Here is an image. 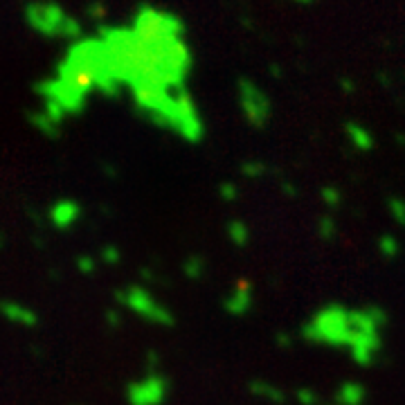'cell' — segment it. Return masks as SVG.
Returning <instances> with one entry per match:
<instances>
[{
	"label": "cell",
	"mask_w": 405,
	"mask_h": 405,
	"mask_svg": "<svg viewBox=\"0 0 405 405\" xmlns=\"http://www.w3.org/2000/svg\"><path fill=\"white\" fill-rule=\"evenodd\" d=\"M390 324V313L383 306L369 304L349 313V340L345 349L360 367H369L383 349V329Z\"/></svg>",
	"instance_id": "1"
},
{
	"label": "cell",
	"mask_w": 405,
	"mask_h": 405,
	"mask_svg": "<svg viewBox=\"0 0 405 405\" xmlns=\"http://www.w3.org/2000/svg\"><path fill=\"white\" fill-rule=\"evenodd\" d=\"M349 306L329 304L318 309L302 324V338L311 345H327L345 349L349 340Z\"/></svg>",
	"instance_id": "2"
},
{
	"label": "cell",
	"mask_w": 405,
	"mask_h": 405,
	"mask_svg": "<svg viewBox=\"0 0 405 405\" xmlns=\"http://www.w3.org/2000/svg\"><path fill=\"white\" fill-rule=\"evenodd\" d=\"M237 102L243 117L253 128H264L273 115V102L262 86L250 77L237 79Z\"/></svg>",
	"instance_id": "3"
},
{
	"label": "cell",
	"mask_w": 405,
	"mask_h": 405,
	"mask_svg": "<svg viewBox=\"0 0 405 405\" xmlns=\"http://www.w3.org/2000/svg\"><path fill=\"white\" fill-rule=\"evenodd\" d=\"M124 299H126L128 306H131L135 313L142 315V318H147V320L156 322V324H165V327H172V324H174V315L169 313L162 304H158L156 299L147 293V290L128 288Z\"/></svg>",
	"instance_id": "4"
},
{
	"label": "cell",
	"mask_w": 405,
	"mask_h": 405,
	"mask_svg": "<svg viewBox=\"0 0 405 405\" xmlns=\"http://www.w3.org/2000/svg\"><path fill=\"white\" fill-rule=\"evenodd\" d=\"M169 383L162 376H149L128 387V401L133 405H160L167 399Z\"/></svg>",
	"instance_id": "5"
},
{
	"label": "cell",
	"mask_w": 405,
	"mask_h": 405,
	"mask_svg": "<svg viewBox=\"0 0 405 405\" xmlns=\"http://www.w3.org/2000/svg\"><path fill=\"white\" fill-rule=\"evenodd\" d=\"M255 302V293H253V284L248 279H239L234 281V286L230 288V293L223 299V309L230 315H246L250 309H253Z\"/></svg>",
	"instance_id": "6"
},
{
	"label": "cell",
	"mask_w": 405,
	"mask_h": 405,
	"mask_svg": "<svg viewBox=\"0 0 405 405\" xmlns=\"http://www.w3.org/2000/svg\"><path fill=\"white\" fill-rule=\"evenodd\" d=\"M367 387L358 380H345L334 392V405H364L367 401Z\"/></svg>",
	"instance_id": "7"
},
{
	"label": "cell",
	"mask_w": 405,
	"mask_h": 405,
	"mask_svg": "<svg viewBox=\"0 0 405 405\" xmlns=\"http://www.w3.org/2000/svg\"><path fill=\"white\" fill-rule=\"evenodd\" d=\"M248 392L253 396H257V399H264V401L275 403V405H281V403L288 401L286 392H284L279 385H273V383H268V380H264V378H253V380H250Z\"/></svg>",
	"instance_id": "8"
},
{
	"label": "cell",
	"mask_w": 405,
	"mask_h": 405,
	"mask_svg": "<svg viewBox=\"0 0 405 405\" xmlns=\"http://www.w3.org/2000/svg\"><path fill=\"white\" fill-rule=\"evenodd\" d=\"M345 135H347V140L351 142V147L358 149V151H371L374 149V144H376L369 128L362 126V124H356V121H347Z\"/></svg>",
	"instance_id": "9"
},
{
	"label": "cell",
	"mask_w": 405,
	"mask_h": 405,
	"mask_svg": "<svg viewBox=\"0 0 405 405\" xmlns=\"http://www.w3.org/2000/svg\"><path fill=\"white\" fill-rule=\"evenodd\" d=\"M225 232H228V239L230 243H234V248H246L250 239H253V230H250V225L243 221V218H232V221H228Z\"/></svg>",
	"instance_id": "10"
},
{
	"label": "cell",
	"mask_w": 405,
	"mask_h": 405,
	"mask_svg": "<svg viewBox=\"0 0 405 405\" xmlns=\"http://www.w3.org/2000/svg\"><path fill=\"white\" fill-rule=\"evenodd\" d=\"M315 232L322 241H334L338 237V221L334 216L322 214L318 216V223H315Z\"/></svg>",
	"instance_id": "11"
},
{
	"label": "cell",
	"mask_w": 405,
	"mask_h": 405,
	"mask_svg": "<svg viewBox=\"0 0 405 405\" xmlns=\"http://www.w3.org/2000/svg\"><path fill=\"white\" fill-rule=\"evenodd\" d=\"M239 172L243 178H248V181H259V178H264L268 174V167H266V162L262 160H246V162H241Z\"/></svg>",
	"instance_id": "12"
},
{
	"label": "cell",
	"mask_w": 405,
	"mask_h": 405,
	"mask_svg": "<svg viewBox=\"0 0 405 405\" xmlns=\"http://www.w3.org/2000/svg\"><path fill=\"white\" fill-rule=\"evenodd\" d=\"M376 246H378V253L383 255L385 259H394V257H399V253H401V243L394 234H383V237L378 239Z\"/></svg>",
	"instance_id": "13"
},
{
	"label": "cell",
	"mask_w": 405,
	"mask_h": 405,
	"mask_svg": "<svg viewBox=\"0 0 405 405\" xmlns=\"http://www.w3.org/2000/svg\"><path fill=\"white\" fill-rule=\"evenodd\" d=\"M320 200L327 205L329 209H338L343 207V192H340L336 185H324V187L320 189Z\"/></svg>",
	"instance_id": "14"
},
{
	"label": "cell",
	"mask_w": 405,
	"mask_h": 405,
	"mask_svg": "<svg viewBox=\"0 0 405 405\" xmlns=\"http://www.w3.org/2000/svg\"><path fill=\"white\" fill-rule=\"evenodd\" d=\"M387 212H390L392 221H396V225L405 228V198H401V196L387 198Z\"/></svg>",
	"instance_id": "15"
},
{
	"label": "cell",
	"mask_w": 405,
	"mask_h": 405,
	"mask_svg": "<svg viewBox=\"0 0 405 405\" xmlns=\"http://www.w3.org/2000/svg\"><path fill=\"white\" fill-rule=\"evenodd\" d=\"M205 270H207L205 259L198 257V255H194L185 262V275H187L189 279H200L202 275H205Z\"/></svg>",
	"instance_id": "16"
},
{
	"label": "cell",
	"mask_w": 405,
	"mask_h": 405,
	"mask_svg": "<svg viewBox=\"0 0 405 405\" xmlns=\"http://www.w3.org/2000/svg\"><path fill=\"white\" fill-rule=\"evenodd\" d=\"M295 399L299 405H320L322 403V396L311 390V387H299V390L295 392Z\"/></svg>",
	"instance_id": "17"
},
{
	"label": "cell",
	"mask_w": 405,
	"mask_h": 405,
	"mask_svg": "<svg viewBox=\"0 0 405 405\" xmlns=\"http://www.w3.org/2000/svg\"><path fill=\"white\" fill-rule=\"evenodd\" d=\"M239 187H237V183H232V181H223L221 185H218V196H221L225 202H234L239 198Z\"/></svg>",
	"instance_id": "18"
},
{
	"label": "cell",
	"mask_w": 405,
	"mask_h": 405,
	"mask_svg": "<svg viewBox=\"0 0 405 405\" xmlns=\"http://www.w3.org/2000/svg\"><path fill=\"white\" fill-rule=\"evenodd\" d=\"M275 345H277L279 349H288V347H293V336L286 334V331H279V334L275 336Z\"/></svg>",
	"instance_id": "19"
},
{
	"label": "cell",
	"mask_w": 405,
	"mask_h": 405,
	"mask_svg": "<svg viewBox=\"0 0 405 405\" xmlns=\"http://www.w3.org/2000/svg\"><path fill=\"white\" fill-rule=\"evenodd\" d=\"M281 192L286 194V196H290V198L297 196V187H295L293 183H286V181H284V183H281Z\"/></svg>",
	"instance_id": "20"
},
{
	"label": "cell",
	"mask_w": 405,
	"mask_h": 405,
	"mask_svg": "<svg viewBox=\"0 0 405 405\" xmlns=\"http://www.w3.org/2000/svg\"><path fill=\"white\" fill-rule=\"evenodd\" d=\"M340 88L345 91V95H351V93L356 91V84H354L351 79H345V77H343V81H340Z\"/></svg>",
	"instance_id": "21"
}]
</instances>
